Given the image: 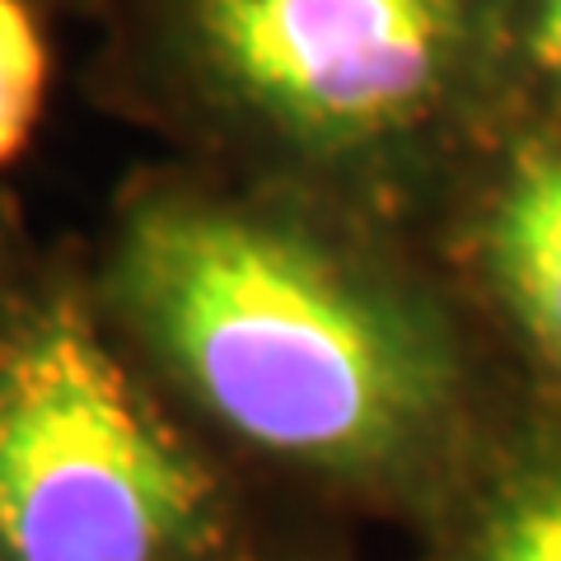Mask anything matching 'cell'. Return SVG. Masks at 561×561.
Here are the masks:
<instances>
[{"mask_svg":"<svg viewBox=\"0 0 561 561\" xmlns=\"http://www.w3.org/2000/svg\"><path fill=\"white\" fill-rule=\"evenodd\" d=\"M122 295L243 440L313 468H393L449 402L440 342L323 249L262 220L160 202L122 243Z\"/></svg>","mask_w":561,"mask_h":561,"instance_id":"obj_1","label":"cell"},{"mask_svg":"<svg viewBox=\"0 0 561 561\" xmlns=\"http://www.w3.org/2000/svg\"><path fill=\"white\" fill-rule=\"evenodd\" d=\"M202 515L206 472L80 309L0 342V561H179Z\"/></svg>","mask_w":561,"mask_h":561,"instance_id":"obj_2","label":"cell"},{"mask_svg":"<svg viewBox=\"0 0 561 561\" xmlns=\"http://www.w3.org/2000/svg\"><path fill=\"white\" fill-rule=\"evenodd\" d=\"M239 90L309 136L393 131L435 99L463 0H197Z\"/></svg>","mask_w":561,"mask_h":561,"instance_id":"obj_3","label":"cell"},{"mask_svg":"<svg viewBox=\"0 0 561 561\" xmlns=\"http://www.w3.org/2000/svg\"><path fill=\"white\" fill-rule=\"evenodd\" d=\"M486 257L529 342L561 370V146L524 154L486 225Z\"/></svg>","mask_w":561,"mask_h":561,"instance_id":"obj_4","label":"cell"},{"mask_svg":"<svg viewBox=\"0 0 561 561\" xmlns=\"http://www.w3.org/2000/svg\"><path fill=\"white\" fill-rule=\"evenodd\" d=\"M47 90V47L24 0H0V164L20 154Z\"/></svg>","mask_w":561,"mask_h":561,"instance_id":"obj_5","label":"cell"},{"mask_svg":"<svg viewBox=\"0 0 561 561\" xmlns=\"http://www.w3.org/2000/svg\"><path fill=\"white\" fill-rule=\"evenodd\" d=\"M478 561H561V468L519 482L491 511Z\"/></svg>","mask_w":561,"mask_h":561,"instance_id":"obj_6","label":"cell"},{"mask_svg":"<svg viewBox=\"0 0 561 561\" xmlns=\"http://www.w3.org/2000/svg\"><path fill=\"white\" fill-rule=\"evenodd\" d=\"M529 57L538 76L561 84V0H534L529 5Z\"/></svg>","mask_w":561,"mask_h":561,"instance_id":"obj_7","label":"cell"}]
</instances>
